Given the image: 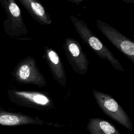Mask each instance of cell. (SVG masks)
I'll list each match as a JSON object with an SVG mask.
<instances>
[{
    "label": "cell",
    "mask_w": 134,
    "mask_h": 134,
    "mask_svg": "<svg viewBox=\"0 0 134 134\" xmlns=\"http://www.w3.org/2000/svg\"><path fill=\"white\" fill-rule=\"evenodd\" d=\"M75 30L82 41L100 59L106 60L116 70L121 72L124 69L114 54L92 32L85 22L73 16H70Z\"/></svg>",
    "instance_id": "cell-1"
},
{
    "label": "cell",
    "mask_w": 134,
    "mask_h": 134,
    "mask_svg": "<svg viewBox=\"0 0 134 134\" xmlns=\"http://www.w3.org/2000/svg\"><path fill=\"white\" fill-rule=\"evenodd\" d=\"M7 96L12 103L20 106L38 110H51L55 107L50 95L45 92L10 89Z\"/></svg>",
    "instance_id": "cell-2"
},
{
    "label": "cell",
    "mask_w": 134,
    "mask_h": 134,
    "mask_svg": "<svg viewBox=\"0 0 134 134\" xmlns=\"http://www.w3.org/2000/svg\"><path fill=\"white\" fill-rule=\"evenodd\" d=\"M13 79L19 84H32L39 87L45 86L47 82L40 71L35 58L28 55L21 59L12 72Z\"/></svg>",
    "instance_id": "cell-3"
},
{
    "label": "cell",
    "mask_w": 134,
    "mask_h": 134,
    "mask_svg": "<svg viewBox=\"0 0 134 134\" xmlns=\"http://www.w3.org/2000/svg\"><path fill=\"white\" fill-rule=\"evenodd\" d=\"M93 95L98 106L104 114L129 131H132L133 126L130 117L111 95L96 90H93Z\"/></svg>",
    "instance_id": "cell-4"
},
{
    "label": "cell",
    "mask_w": 134,
    "mask_h": 134,
    "mask_svg": "<svg viewBox=\"0 0 134 134\" xmlns=\"http://www.w3.org/2000/svg\"><path fill=\"white\" fill-rule=\"evenodd\" d=\"M7 18L3 23L5 32L12 37H19L28 34L24 23L21 11L15 0H1Z\"/></svg>",
    "instance_id": "cell-5"
},
{
    "label": "cell",
    "mask_w": 134,
    "mask_h": 134,
    "mask_svg": "<svg viewBox=\"0 0 134 134\" xmlns=\"http://www.w3.org/2000/svg\"><path fill=\"white\" fill-rule=\"evenodd\" d=\"M96 26L110 42L134 63V42L117 29L103 21L97 19Z\"/></svg>",
    "instance_id": "cell-6"
},
{
    "label": "cell",
    "mask_w": 134,
    "mask_h": 134,
    "mask_svg": "<svg viewBox=\"0 0 134 134\" xmlns=\"http://www.w3.org/2000/svg\"><path fill=\"white\" fill-rule=\"evenodd\" d=\"M62 47L66 59L74 71L80 75L85 74L88 70L89 61L80 43L73 38L67 37Z\"/></svg>",
    "instance_id": "cell-7"
},
{
    "label": "cell",
    "mask_w": 134,
    "mask_h": 134,
    "mask_svg": "<svg viewBox=\"0 0 134 134\" xmlns=\"http://www.w3.org/2000/svg\"><path fill=\"white\" fill-rule=\"evenodd\" d=\"M44 55L49 69L53 79L60 85L65 86L66 84V77L63 63L57 52L52 48L44 46Z\"/></svg>",
    "instance_id": "cell-8"
},
{
    "label": "cell",
    "mask_w": 134,
    "mask_h": 134,
    "mask_svg": "<svg viewBox=\"0 0 134 134\" xmlns=\"http://www.w3.org/2000/svg\"><path fill=\"white\" fill-rule=\"evenodd\" d=\"M41 119L27 115L8 111L0 106V125L16 126L24 125H43Z\"/></svg>",
    "instance_id": "cell-9"
},
{
    "label": "cell",
    "mask_w": 134,
    "mask_h": 134,
    "mask_svg": "<svg viewBox=\"0 0 134 134\" xmlns=\"http://www.w3.org/2000/svg\"><path fill=\"white\" fill-rule=\"evenodd\" d=\"M23 6L34 19L41 25H50L52 19L46 8L39 2L35 0H19Z\"/></svg>",
    "instance_id": "cell-10"
},
{
    "label": "cell",
    "mask_w": 134,
    "mask_h": 134,
    "mask_svg": "<svg viewBox=\"0 0 134 134\" xmlns=\"http://www.w3.org/2000/svg\"><path fill=\"white\" fill-rule=\"evenodd\" d=\"M90 134H121L109 121L100 118H91L86 125Z\"/></svg>",
    "instance_id": "cell-11"
},
{
    "label": "cell",
    "mask_w": 134,
    "mask_h": 134,
    "mask_svg": "<svg viewBox=\"0 0 134 134\" xmlns=\"http://www.w3.org/2000/svg\"><path fill=\"white\" fill-rule=\"evenodd\" d=\"M68 1L69 2H72L73 3H74L76 5H78L80 3L82 2L84 0H68Z\"/></svg>",
    "instance_id": "cell-12"
}]
</instances>
